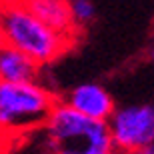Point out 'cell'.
Instances as JSON below:
<instances>
[{"mask_svg": "<svg viewBox=\"0 0 154 154\" xmlns=\"http://www.w3.org/2000/svg\"><path fill=\"white\" fill-rule=\"evenodd\" d=\"M58 102L74 110L76 114L96 120V122H106L116 110V102L112 94L98 82H84V84L74 86Z\"/></svg>", "mask_w": 154, "mask_h": 154, "instance_id": "5b68a950", "label": "cell"}, {"mask_svg": "<svg viewBox=\"0 0 154 154\" xmlns=\"http://www.w3.org/2000/svg\"><path fill=\"white\" fill-rule=\"evenodd\" d=\"M48 154H110L112 142L106 122L84 118L56 102L44 122Z\"/></svg>", "mask_w": 154, "mask_h": 154, "instance_id": "7a4b0ae2", "label": "cell"}, {"mask_svg": "<svg viewBox=\"0 0 154 154\" xmlns=\"http://www.w3.org/2000/svg\"><path fill=\"white\" fill-rule=\"evenodd\" d=\"M110 154H116V152H110Z\"/></svg>", "mask_w": 154, "mask_h": 154, "instance_id": "30bf717a", "label": "cell"}, {"mask_svg": "<svg viewBox=\"0 0 154 154\" xmlns=\"http://www.w3.org/2000/svg\"><path fill=\"white\" fill-rule=\"evenodd\" d=\"M68 8H70L72 26L78 34L80 30H84L96 18V4L90 2V0H72V2H68Z\"/></svg>", "mask_w": 154, "mask_h": 154, "instance_id": "ba28073f", "label": "cell"}, {"mask_svg": "<svg viewBox=\"0 0 154 154\" xmlns=\"http://www.w3.org/2000/svg\"><path fill=\"white\" fill-rule=\"evenodd\" d=\"M26 6L32 10V14L40 22L46 24L56 34L72 40V42L78 40L80 34L72 26L68 2H64V0H26Z\"/></svg>", "mask_w": 154, "mask_h": 154, "instance_id": "8992f818", "label": "cell"}, {"mask_svg": "<svg viewBox=\"0 0 154 154\" xmlns=\"http://www.w3.org/2000/svg\"><path fill=\"white\" fill-rule=\"evenodd\" d=\"M0 42L22 52L38 68L56 62L74 44L40 22L26 2H0Z\"/></svg>", "mask_w": 154, "mask_h": 154, "instance_id": "6da1fadb", "label": "cell"}, {"mask_svg": "<svg viewBox=\"0 0 154 154\" xmlns=\"http://www.w3.org/2000/svg\"><path fill=\"white\" fill-rule=\"evenodd\" d=\"M40 68L22 52L0 44V82H34L38 80Z\"/></svg>", "mask_w": 154, "mask_h": 154, "instance_id": "52a82bcc", "label": "cell"}, {"mask_svg": "<svg viewBox=\"0 0 154 154\" xmlns=\"http://www.w3.org/2000/svg\"><path fill=\"white\" fill-rule=\"evenodd\" d=\"M106 128L116 154H132L148 148L154 142L152 104H130L116 108L106 120Z\"/></svg>", "mask_w": 154, "mask_h": 154, "instance_id": "277c9868", "label": "cell"}, {"mask_svg": "<svg viewBox=\"0 0 154 154\" xmlns=\"http://www.w3.org/2000/svg\"><path fill=\"white\" fill-rule=\"evenodd\" d=\"M58 98L40 80L0 82V134L14 136L44 126Z\"/></svg>", "mask_w": 154, "mask_h": 154, "instance_id": "3957f363", "label": "cell"}, {"mask_svg": "<svg viewBox=\"0 0 154 154\" xmlns=\"http://www.w3.org/2000/svg\"><path fill=\"white\" fill-rule=\"evenodd\" d=\"M132 154H154V148H152V146H148V148L136 150V152H132Z\"/></svg>", "mask_w": 154, "mask_h": 154, "instance_id": "9c48e42d", "label": "cell"}]
</instances>
